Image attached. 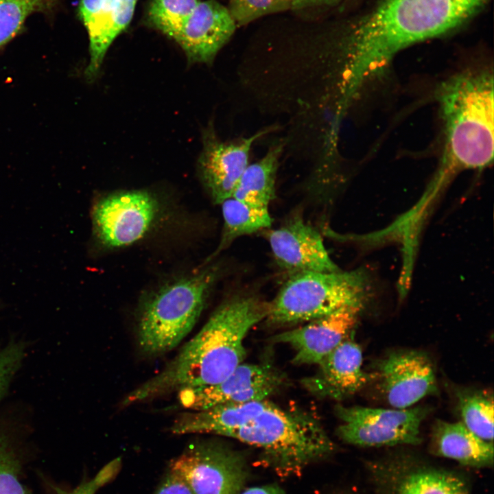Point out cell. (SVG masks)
<instances>
[{"label":"cell","instance_id":"obj_1","mask_svg":"<svg viewBox=\"0 0 494 494\" xmlns=\"http://www.w3.org/2000/svg\"><path fill=\"white\" fill-rule=\"evenodd\" d=\"M488 0H380L349 26L344 105L404 48L443 35L471 19Z\"/></svg>","mask_w":494,"mask_h":494},{"label":"cell","instance_id":"obj_2","mask_svg":"<svg viewBox=\"0 0 494 494\" xmlns=\"http://www.w3.org/2000/svg\"><path fill=\"white\" fill-rule=\"evenodd\" d=\"M171 432L235 438L263 450L285 472L300 470L334 450L316 418L303 410L283 408L268 399L185 412L173 422Z\"/></svg>","mask_w":494,"mask_h":494},{"label":"cell","instance_id":"obj_3","mask_svg":"<svg viewBox=\"0 0 494 494\" xmlns=\"http://www.w3.org/2000/svg\"><path fill=\"white\" fill-rule=\"evenodd\" d=\"M268 311V303L252 295L235 296L223 302L178 355L159 373L131 391L121 405L176 390L220 383L244 363V340L256 324L266 319Z\"/></svg>","mask_w":494,"mask_h":494},{"label":"cell","instance_id":"obj_4","mask_svg":"<svg viewBox=\"0 0 494 494\" xmlns=\"http://www.w3.org/2000/svg\"><path fill=\"white\" fill-rule=\"evenodd\" d=\"M450 159L463 168L482 169L493 158V75L467 71L438 90Z\"/></svg>","mask_w":494,"mask_h":494},{"label":"cell","instance_id":"obj_5","mask_svg":"<svg viewBox=\"0 0 494 494\" xmlns=\"http://www.w3.org/2000/svg\"><path fill=\"white\" fill-rule=\"evenodd\" d=\"M371 291L368 275L362 269L296 273L268 303L266 319L281 326L307 322L344 308L363 309Z\"/></svg>","mask_w":494,"mask_h":494},{"label":"cell","instance_id":"obj_6","mask_svg":"<svg viewBox=\"0 0 494 494\" xmlns=\"http://www.w3.org/2000/svg\"><path fill=\"white\" fill-rule=\"evenodd\" d=\"M212 266L169 283L142 303L137 321V343L146 355L163 354L176 347L191 331L216 280Z\"/></svg>","mask_w":494,"mask_h":494},{"label":"cell","instance_id":"obj_7","mask_svg":"<svg viewBox=\"0 0 494 494\" xmlns=\"http://www.w3.org/2000/svg\"><path fill=\"white\" fill-rule=\"evenodd\" d=\"M429 412L425 407L405 409L338 405L342 423L337 434L344 442L362 447L417 445L420 426Z\"/></svg>","mask_w":494,"mask_h":494},{"label":"cell","instance_id":"obj_8","mask_svg":"<svg viewBox=\"0 0 494 494\" xmlns=\"http://www.w3.org/2000/svg\"><path fill=\"white\" fill-rule=\"evenodd\" d=\"M193 494H239L246 478L242 457L224 445L207 441L191 443L171 460Z\"/></svg>","mask_w":494,"mask_h":494},{"label":"cell","instance_id":"obj_9","mask_svg":"<svg viewBox=\"0 0 494 494\" xmlns=\"http://www.w3.org/2000/svg\"><path fill=\"white\" fill-rule=\"evenodd\" d=\"M158 211L156 199L145 191L113 193L99 199L92 209L94 234L103 246L119 248L142 238Z\"/></svg>","mask_w":494,"mask_h":494},{"label":"cell","instance_id":"obj_10","mask_svg":"<svg viewBox=\"0 0 494 494\" xmlns=\"http://www.w3.org/2000/svg\"><path fill=\"white\" fill-rule=\"evenodd\" d=\"M283 379L269 364L242 363L218 384L179 390L178 399L183 408L191 411L268 399L280 389Z\"/></svg>","mask_w":494,"mask_h":494},{"label":"cell","instance_id":"obj_11","mask_svg":"<svg viewBox=\"0 0 494 494\" xmlns=\"http://www.w3.org/2000/svg\"><path fill=\"white\" fill-rule=\"evenodd\" d=\"M381 390L393 408H410L437 390L432 362L423 352L390 353L377 366Z\"/></svg>","mask_w":494,"mask_h":494},{"label":"cell","instance_id":"obj_12","mask_svg":"<svg viewBox=\"0 0 494 494\" xmlns=\"http://www.w3.org/2000/svg\"><path fill=\"white\" fill-rule=\"evenodd\" d=\"M267 237L277 264L290 275L340 270L331 259L320 233L300 215L271 230Z\"/></svg>","mask_w":494,"mask_h":494},{"label":"cell","instance_id":"obj_13","mask_svg":"<svg viewBox=\"0 0 494 494\" xmlns=\"http://www.w3.org/2000/svg\"><path fill=\"white\" fill-rule=\"evenodd\" d=\"M267 131L235 142L225 143L208 129L203 137V148L198 160L201 180L213 202L220 204L232 196L244 171L253 143Z\"/></svg>","mask_w":494,"mask_h":494},{"label":"cell","instance_id":"obj_14","mask_svg":"<svg viewBox=\"0 0 494 494\" xmlns=\"http://www.w3.org/2000/svg\"><path fill=\"white\" fill-rule=\"evenodd\" d=\"M362 309L348 307L282 332L273 341L290 346L296 365L318 364L346 338Z\"/></svg>","mask_w":494,"mask_h":494},{"label":"cell","instance_id":"obj_15","mask_svg":"<svg viewBox=\"0 0 494 494\" xmlns=\"http://www.w3.org/2000/svg\"><path fill=\"white\" fill-rule=\"evenodd\" d=\"M228 8L215 0L200 1L174 40L191 63L211 62L235 32Z\"/></svg>","mask_w":494,"mask_h":494},{"label":"cell","instance_id":"obj_16","mask_svg":"<svg viewBox=\"0 0 494 494\" xmlns=\"http://www.w3.org/2000/svg\"><path fill=\"white\" fill-rule=\"evenodd\" d=\"M363 356L360 346L345 339L317 365L316 373L303 379L304 388L313 395L342 399L361 390L368 380L362 369Z\"/></svg>","mask_w":494,"mask_h":494},{"label":"cell","instance_id":"obj_17","mask_svg":"<svg viewBox=\"0 0 494 494\" xmlns=\"http://www.w3.org/2000/svg\"><path fill=\"white\" fill-rule=\"evenodd\" d=\"M434 454L471 467L493 464V443L484 440L460 422L438 420L432 435Z\"/></svg>","mask_w":494,"mask_h":494},{"label":"cell","instance_id":"obj_18","mask_svg":"<svg viewBox=\"0 0 494 494\" xmlns=\"http://www.w3.org/2000/svg\"><path fill=\"white\" fill-rule=\"evenodd\" d=\"M78 10L89 39L90 61L85 76L93 80L108 47L117 38L113 0H80Z\"/></svg>","mask_w":494,"mask_h":494},{"label":"cell","instance_id":"obj_19","mask_svg":"<svg viewBox=\"0 0 494 494\" xmlns=\"http://www.w3.org/2000/svg\"><path fill=\"white\" fill-rule=\"evenodd\" d=\"M282 149L281 144L275 145L261 159L248 165L231 197L253 206L268 208L275 198L276 175Z\"/></svg>","mask_w":494,"mask_h":494},{"label":"cell","instance_id":"obj_20","mask_svg":"<svg viewBox=\"0 0 494 494\" xmlns=\"http://www.w3.org/2000/svg\"><path fill=\"white\" fill-rule=\"evenodd\" d=\"M224 220L221 238L216 250L207 260L213 259L236 239L270 227L272 218L268 208L253 206L233 197L222 203Z\"/></svg>","mask_w":494,"mask_h":494},{"label":"cell","instance_id":"obj_21","mask_svg":"<svg viewBox=\"0 0 494 494\" xmlns=\"http://www.w3.org/2000/svg\"><path fill=\"white\" fill-rule=\"evenodd\" d=\"M462 423L481 439L493 443V398L483 391L458 395Z\"/></svg>","mask_w":494,"mask_h":494},{"label":"cell","instance_id":"obj_22","mask_svg":"<svg viewBox=\"0 0 494 494\" xmlns=\"http://www.w3.org/2000/svg\"><path fill=\"white\" fill-rule=\"evenodd\" d=\"M200 0H152L146 21L154 29L174 39Z\"/></svg>","mask_w":494,"mask_h":494},{"label":"cell","instance_id":"obj_23","mask_svg":"<svg viewBox=\"0 0 494 494\" xmlns=\"http://www.w3.org/2000/svg\"><path fill=\"white\" fill-rule=\"evenodd\" d=\"M397 494H469L465 483L447 472L421 471L412 473L401 482Z\"/></svg>","mask_w":494,"mask_h":494},{"label":"cell","instance_id":"obj_24","mask_svg":"<svg viewBox=\"0 0 494 494\" xmlns=\"http://www.w3.org/2000/svg\"><path fill=\"white\" fill-rule=\"evenodd\" d=\"M59 0H1L0 48L21 30L28 16L51 11Z\"/></svg>","mask_w":494,"mask_h":494},{"label":"cell","instance_id":"obj_25","mask_svg":"<svg viewBox=\"0 0 494 494\" xmlns=\"http://www.w3.org/2000/svg\"><path fill=\"white\" fill-rule=\"evenodd\" d=\"M21 467L9 440L0 433V494H30L20 480Z\"/></svg>","mask_w":494,"mask_h":494},{"label":"cell","instance_id":"obj_26","mask_svg":"<svg viewBox=\"0 0 494 494\" xmlns=\"http://www.w3.org/2000/svg\"><path fill=\"white\" fill-rule=\"evenodd\" d=\"M237 25L291 9V0H229L228 8Z\"/></svg>","mask_w":494,"mask_h":494},{"label":"cell","instance_id":"obj_27","mask_svg":"<svg viewBox=\"0 0 494 494\" xmlns=\"http://www.w3.org/2000/svg\"><path fill=\"white\" fill-rule=\"evenodd\" d=\"M25 356V346L21 342H11L0 348V401Z\"/></svg>","mask_w":494,"mask_h":494},{"label":"cell","instance_id":"obj_28","mask_svg":"<svg viewBox=\"0 0 494 494\" xmlns=\"http://www.w3.org/2000/svg\"><path fill=\"white\" fill-rule=\"evenodd\" d=\"M121 467L120 458L105 465L91 480L80 484L72 491H65L55 486L56 494H95L96 491L115 477Z\"/></svg>","mask_w":494,"mask_h":494},{"label":"cell","instance_id":"obj_29","mask_svg":"<svg viewBox=\"0 0 494 494\" xmlns=\"http://www.w3.org/2000/svg\"><path fill=\"white\" fill-rule=\"evenodd\" d=\"M138 0H113L115 33L120 34L130 23Z\"/></svg>","mask_w":494,"mask_h":494},{"label":"cell","instance_id":"obj_30","mask_svg":"<svg viewBox=\"0 0 494 494\" xmlns=\"http://www.w3.org/2000/svg\"><path fill=\"white\" fill-rule=\"evenodd\" d=\"M154 494H193L187 482L169 469Z\"/></svg>","mask_w":494,"mask_h":494},{"label":"cell","instance_id":"obj_31","mask_svg":"<svg viewBox=\"0 0 494 494\" xmlns=\"http://www.w3.org/2000/svg\"><path fill=\"white\" fill-rule=\"evenodd\" d=\"M338 0H291V9L299 10L313 5H330Z\"/></svg>","mask_w":494,"mask_h":494},{"label":"cell","instance_id":"obj_32","mask_svg":"<svg viewBox=\"0 0 494 494\" xmlns=\"http://www.w3.org/2000/svg\"><path fill=\"white\" fill-rule=\"evenodd\" d=\"M239 494H285L279 486L267 485L249 488Z\"/></svg>","mask_w":494,"mask_h":494},{"label":"cell","instance_id":"obj_33","mask_svg":"<svg viewBox=\"0 0 494 494\" xmlns=\"http://www.w3.org/2000/svg\"><path fill=\"white\" fill-rule=\"evenodd\" d=\"M1 1V0H0Z\"/></svg>","mask_w":494,"mask_h":494}]
</instances>
